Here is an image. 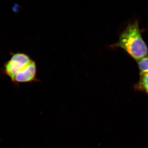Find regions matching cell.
Returning a JSON list of instances; mask_svg holds the SVG:
<instances>
[{
	"instance_id": "cell-2",
	"label": "cell",
	"mask_w": 148,
	"mask_h": 148,
	"mask_svg": "<svg viewBox=\"0 0 148 148\" xmlns=\"http://www.w3.org/2000/svg\"><path fill=\"white\" fill-rule=\"evenodd\" d=\"M10 54L9 60L3 64V72L12 81L17 73L29 65L33 60L24 53H11Z\"/></svg>"
},
{
	"instance_id": "cell-5",
	"label": "cell",
	"mask_w": 148,
	"mask_h": 148,
	"mask_svg": "<svg viewBox=\"0 0 148 148\" xmlns=\"http://www.w3.org/2000/svg\"><path fill=\"white\" fill-rule=\"evenodd\" d=\"M138 61L140 73H148V57H145Z\"/></svg>"
},
{
	"instance_id": "cell-3",
	"label": "cell",
	"mask_w": 148,
	"mask_h": 148,
	"mask_svg": "<svg viewBox=\"0 0 148 148\" xmlns=\"http://www.w3.org/2000/svg\"><path fill=\"white\" fill-rule=\"evenodd\" d=\"M37 70L36 62L33 60L29 65L17 73L11 81L16 86L19 84L40 82L37 77Z\"/></svg>"
},
{
	"instance_id": "cell-1",
	"label": "cell",
	"mask_w": 148,
	"mask_h": 148,
	"mask_svg": "<svg viewBox=\"0 0 148 148\" xmlns=\"http://www.w3.org/2000/svg\"><path fill=\"white\" fill-rule=\"evenodd\" d=\"M114 46L124 49L137 61L148 56L147 47L142 36L137 21L126 27Z\"/></svg>"
},
{
	"instance_id": "cell-4",
	"label": "cell",
	"mask_w": 148,
	"mask_h": 148,
	"mask_svg": "<svg viewBox=\"0 0 148 148\" xmlns=\"http://www.w3.org/2000/svg\"><path fill=\"white\" fill-rule=\"evenodd\" d=\"M138 86L139 88L148 94V73L140 74V81Z\"/></svg>"
}]
</instances>
